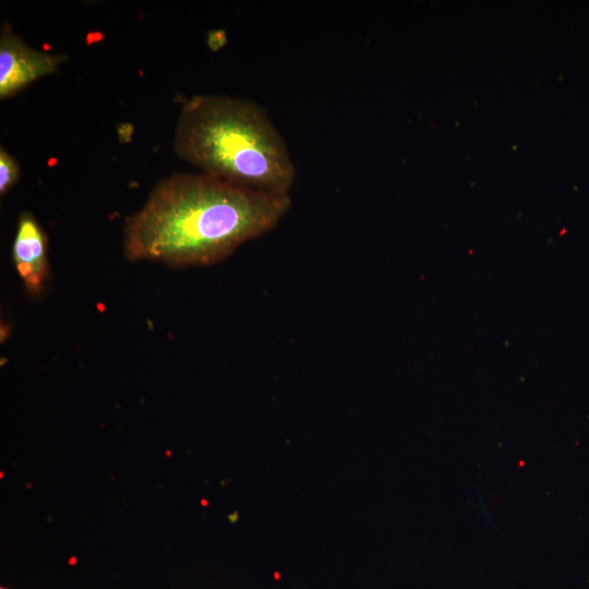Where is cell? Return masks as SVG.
Returning <instances> with one entry per match:
<instances>
[{
    "label": "cell",
    "mask_w": 589,
    "mask_h": 589,
    "mask_svg": "<svg viewBox=\"0 0 589 589\" xmlns=\"http://www.w3.org/2000/svg\"><path fill=\"white\" fill-rule=\"evenodd\" d=\"M291 207L289 194L232 184L205 173L161 179L124 226L130 261L207 266L274 229Z\"/></svg>",
    "instance_id": "1"
},
{
    "label": "cell",
    "mask_w": 589,
    "mask_h": 589,
    "mask_svg": "<svg viewBox=\"0 0 589 589\" xmlns=\"http://www.w3.org/2000/svg\"><path fill=\"white\" fill-rule=\"evenodd\" d=\"M173 149L202 173L232 184L289 194L296 166L268 112L252 99L201 94L179 112Z\"/></svg>",
    "instance_id": "2"
},
{
    "label": "cell",
    "mask_w": 589,
    "mask_h": 589,
    "mask_svg": "<svg viewBox=\"0 0 589 589\" xmlns=\"http://www.w3.org/2000/svg\"><path fill=\"white\" fill-rule=\"evenodd\" d=\"M67 59L63 53L28 46L9 22H3L0 32V99L12 97L38 79L58 72Z\"/></svg>",
    "instance_id": "3"
},
{
    "label": "cell",
    "mask_w": 589,
    "mask_h": 589,
    "mask_svg": "<svg viewBox=\"0 0 589 589\" xmlns=\"http://www.w3.org/2000/svg\"><path fill=\"white\" fill-rule=\"evenodd\" d=\"M13 263L27 292L39 296L49 277L48 241L35 216H19L12 248Z\"/></svg>",
    "instance_id": "4"
},
{
    "label": "cell",
    "mask_w": 589,
    "mask_h": 589,
    "mask_svg": "<svg viewBox=\"0 0 589 589\" xmlns=\"http://www.w3.org/2000/svg\"><path fill=\"white\" fill-rule=\"evenodd\" d=\"M20 167L15 158L0 146V195L3 196L17 182Z\"/></svg>",
    "instance_id": "5"
},
{
    "label": "cell",
    "mask_w": 589,
    "mask_h": 589,
    "mask_svg": "<svg viewBox=\"0 0 589 589\" xmlns=\"http://www.w3.org/2000/svg\"><path fill=\"white\" fill-rule=\"evenodd\" d=\"M1 589H3V588H1Z\"/></svg>",
    "instance_id": "6"
}]
</instances>
